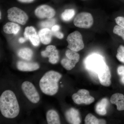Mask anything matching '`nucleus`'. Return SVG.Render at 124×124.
<instances>
[{
  "label": "nucleus",
  "mask_w": 124,
  "mask_h": 124,
  "mask_svg": "<svg viewBox=\"0 0 124 124\" xmlns=\"http://www.w3.org/2000/svg\"><path fill=\"white\" fill-rule=\"evenodd\" d=\"M20 27L18 24L13 22L7 23L3 27V31L8 34H17L20 31Z\"/></svg>",
  "instance_id": "19"
},
{
  "label": "nucleus",
  "mask_w": 124,
  "mask_h": 124,
  "mask_svg": "<svg viewBox=\"0 0 124 124\" xmlns=\"http://www.w3.org/2000/svg\"><path fill=\"white\" fill-rule=\"evenodd\" d=\"M33 54V52L32 50L28 48L20 49L18 52L19 57L27 61H29L31 59Z\"/></svg>",
  "instance_id": "20"
},
{
  "label": "nucleus",
  "mask_w": 124,
  "mask_h": 124,
  "mask_svg": "<svg viewBox=\"0 0 124 124\" xmlns=\"http://www.w3.org/2000/svg\"><path fill=\"white\" fill-rule=\"evenodd\" d=\"M116 57L117 60L122 63H124V46L120 45L117 49Z\"/></svg>",
  "instance_id": "24"
},
{
  "label": "nucleus",
  "mask_w": 124,
  "mask_h": 124,
  "mask_svg": "<svg viewBox=\"0 0 124 124\" xmlns=\"http://www.w3.org/2000/svg\"><path fill=\"white\" fill-rule=\"evenodd\" d=\"M113 33L122 37L124 41V28L119 25H116L113 28Z\"/></svg>",
  "instance_id": "25"
},
{
  "label": "nucleus",
  "mask_w": 124,
  "mask_h": 124,
  "mask_svg": "<svg viewBox=\"0 0 124 124\" xmlns=\"http://www.w3.org/2000/svg\"><path fill=\"white\" fill-rule=\"evenodd\" d=\"M75 11L73 9H66L62 13L61 17L62 20L65 22H68L74 17Z\"/></svg>",
  "instance_id": "22"
},
{
  "label": "nucleus",
  "mask_w": 124,
  "mask_h": 124,
  "mask_svg": "<svg viewBox=\"0 0 124 124\" xmlns=\"http://www.w3.org/2000/svg\"><path fill=\"white\" fill-rule=\"evenodd\" d=\"M66 57L61 61L62 66L67 70L73 69L79 61L80 55L77 52L68 49L65 53Z\"/></svg>",
  "instance_id": "7"
},
{
  "label": "nucleus",
  "mask_w": 124,
  "mask_h": 124,
  "mask_svg": "<svg viewBox=\"0 0 124 124\" xmlns=\"http://www.w3.org/2000/svg\"><path fill=\"white\" fill-rule=\"evenodd\" d=\"M72 99L73 102L77 104L89 105L95 100L94 98L90 95L89 92L84 89H80L77 93L73 94Z\"/></svg>",
  "instance_id": "9"
},
{
  "label": "nucleus",
  "mask_w": 124,
  "mask_h": 124,
  "mask_svg": "<svg viewBox=\"0 0 124 124\" xmlns=\"http://www.w3.org/2000/svg\"><path fill=\"white\" fill-rule=\"evenodd\" d=\"M108 104L107 99L103 98L95 105V111L96 113L100 115H105L107 113V108Z\"/></svg>",
  "instance_id": "17"
},
{
  "label": "nucleus",
  "mask_w": 124,
  "mask_h": 124,
  "mask_svg": "<svg viewBox=\"0 0 124 124\" xmlns=\"http://www.w3.org/2000/svg\"><path fill=\"white\" fill-rule=\"evenodd\" d=\"M110 102L116 105L118 111L124 110V95L120 93H116L112 95Z\"/></svg>",
  "instance_id": "15"
},
{
  "label": "nucleus",
  "mask_w": 124,
  "mask_h": 124,
  "mask_svg": "<svg viewBox=\"0 0 124 124\" xmlns=\"http://www.w3.org/2000/svg\"><path fill=\"white\" fill-rule=\"evenodd\" d=\"M41 55L44 57L48 58L49 62L51 64H56L59 61V52L54 46H46V49L41 52Z\"/></svg>",
  "instance_id": "11"
},
{
  "label": "nucleus",
  "mask_w": 124,
  "mask_h": 124,
  "mask_svg": "<svg viewBox=\"0 0 124 124\" xmlns=\"http://www.w3.org/2000/svg\"><path fill=\"white\" fill-rule=\"evenodd\" d=\"M117 74L119 76L121 82L124 84V66H120L117 69Z\"/></svg>",
  "instance_id": "26"
},
{
  "label": "nucleus",
  "mask_w": 124,
  "mask_h": 124,
  "mask_svg": "<svg viewBox=\"0 0 124 124\" xmlns=\"http://www.w3.org/2000/svg\"></svg>",
  "instance_id": "33"
},
{
  "label": "nucleus",
  "mask_w": 124,
  "mask_h": 124,
  "mask_svg": "<svg viewBox=\"0 0 124 124\" xmlns=\"http://www.w3.org/2000/svg\"><path fill=\"white\" fill-rule=\"evenodd\" d=\"M62 75L53 70L46 72L41 78L39 81V86L42 93L46 95H53L58 90V82Z\"/></svg>",
  "instance_id": "3"
},
{
  "label": "nucleus",
  "mask_w": 124,
  "mask_h": 124,
  "mask_svg": "<svg viewBox=\"0 0 124 124\" xmlns=\"http://www.w3.org/2000/svg\"><path fill=\"white\" fill-rule=\"evenodd\" d=\"M56 23V20L54 18H48L45 21H43L40 23V27L43 28H52V27L54 26Z\"/></svg>",
  "instance_id": "23"
},
{
  "label": "nucleus",
  "mask_w": 124,
  "mask_h": 124,
  "mask_svg": "<svg viewBox=\"0 0 124 124\" xmlns=\"http://www.w3.org/2000/svg\"><path fill=\"white\" fill-rule=\"evenodd\" d=\"M1 12H0V19H1Z\"/></svg>",
  "instance_id": "32"
},
{
  "label": "nucleus",
  "mask_w": 124,
  "mask_h": 124,
  "mask_svg": "<svg viewBox=\"0 0 124 124\" xmlns=\"http://www.w3.org/2000/svg\"><path fill=\"white\" fill-rule=\"evenodd\" d=\"M65 117L69 124H79L81 122V119L79 111L72 108L66 111Z\"/></svg>",
  "instance_id": "13"
},
{
  "label": "nucleus",
  "mask_w": 124,
  "mask_h": 124,
  "mask_svg": "<svg viewBox=\"0 0 124 124\" xmlns=\"http://www.w3.org/2000/svg\"><path fill=\"white\" fill-rule=\"evenodd\" d=\"M67 41L68 43L67 48L72 51L77 52L84 48L82 35L78 31L70 33L67 37Z\"/></svg>",
  "instance_id": "4"
},
{
  "label": "nucleus",
  "mask_w": 124,
  "mask_h": 124,
  "mask_svg": "<svg viewBox=\"0 0 124 124\" xmlns=\"http://www.w3.org/2000/svg\"><path fill=\"white\" fill-rule=\"evenodd\" d=\"M73 23L78 27L89 29L93 26V18L91 14L82 12L76 16L73 20Z\"/></svg>",
  "instance_id": "6"
},
{
  "label": "nucleus",
  "mask_w": 124,
  "mask_h": 124,
  "mask_svg": "<svg viewBox=\"0 0 124 124\" xmlns=\"http://www.w3.org/2000/svg\"><path fill=\"white\" fill-rule=\"evenodd\" d=\"M17 68L23 71H32L36 70L39 68V64L36 62H28L20 61L17 62Z\"/></svg>",
  "instance_id": "14"
},
{
  "label": "nucleus",
  "mask_w": 124,
  "mask_h": 124,
  "mask_svg": "<svg viewBox=\"0 0 124 124\" xmlns=\"http://www.w3.org/2000/svg\"><path fill=\"white\" fill-rule=\"evenodd\" d=\"M24 35L27 39L30 40L34 46H38L40 44L39 37L35 29L32 26L27 27L24 31Z\"/></svg>",
  "instance_id": "12"
},
{
  "label": "nucleus",
  "mask_w": 124,
  "mask_h": 124,
  "mask_svg": "<svg viewBox=\"0 0 124 124\" xmlns=\"http://www.w3.org/2000/svg\"><path fill=\"white\" fill-rule=\"evenodd\" d=\"M84 64L89 73L98 76L101 85L105 86L110 85V71L102 55L97 54H90L85 59Z\"/></svg>",
  "instance_id": "1"
},
{
  "label": "nucleus",
  "mask_w": 124,
  "mask_h": 124,
  "mask_svg": "<svg viewBox=\"0 0 124 124\" xmlns=\"http://www.w3.org/2000/svg\"><path fill=\"white\" fill-rule=\"evenodd\" d=\"M35 13L36 16L39 18H51L54 17L55 12L54 9L49 6L43 5L36 8Z\"/></svg>",
  "instance_id": "10"
},
{
  "label": "nucleus",
  "mask_w": 124,
  "mask_h": 124,
  "mask_svg": "<svg viewBox=\"0 0 124 124\" xmlns=\"http://www.w3.org/2000/svg\"><path fill=\"white\" fill-rule=\"evenodd\" d=\"M51 31H52L53 35L54 36L58 38V39H62L63 38V37H64L63 34L61 32H60L59 30Z\"/></svg>",
  "instance_id": "28"
},
{
  "label": "nucleus",
  "mask_w": 124,
  "mask_h": 124,
  "mask_svg": "<svg viewBox=\"0 0 124 124\" xmlns=\"http://www.w3.org/2000/svg\"><path fill=\"white\" fill-rule=\"evenodd\" d=\"M0 110L2 115L10 119L15 118L19 114L20 107L14 93L6 90L0 97Z\"/></svg>",
  "instance_id": "2"
},
{
  "label": "nucleus",
  "mask_w": 124,
  "mask_h": 124,
  "mask_svg": "<svg viewBox=\"0 0 124 124\" xmlns=\"http://www.w3.org/2000/svg\"><path fill=\"white\" fill-rule=\"evenodd\" d=\"M46 119L48 124H60L59 116L57 112L54 110H50L47 112Z\"/></svg>",
  "instance_id": "18"
},
{
  "label": "nucleus",
  "mask_w": 124,
  "mask_h": 124,
  "mask_svg": "<svg viewBox=\"0 0 124 124\" xmlns=\"http://www.w3.org/2000/svg\"><path fill=\"white\" fill-rule=\"evenodd\" d=\"M8 19L10 21L24 25L28 19L26 13L21 9L16 7L10 8L7 11Z\"/></svg>",
  "instance_id": "5"
},
{
  "label": "nucleus",
  "mask_w": 124,
  "mask_h": 124,
  "mask_svg": "<svg viewBox=\"0 0 124 124\" xmlns=\"http://www.w3.org/2000/svg\"><path fill=\"white\" fill-rule=\"evenodd\" d=\"M19 1L23 3H31L34 1V0H18Z\"/></svg>",
  "instance_id": "30"
},
{
  "label": "nucleus",
  "mask_w": 124,
  "mask_h": 124,
  "mask_svg": "<svg viewBox=\"0 0 124 124\" xmlns=\"http://www.w3.org/2000/svg\"><path fill=\"white\" fill-rule=\"evenodd\" d=\"M115 22L116 24L119 26L124 28V17L121 16H119L116 18Z\"/></svg>",
  "instance_id": "27"
},
{
  "label": "nucleus",
  "mask_w": 124,
  "mask_h": 124,
  "mask_svg": "<svg viewBox=\"0 0 124 124\" xmlns=\"http://www.w3.org/2000/svg\"><path fill=\"white\" fill-rule=\"evenodd\" d=\"M22 89L24 95L30 101L36 103L39 101V95L35 86L31 82L24 81L22 84Z\"/></svg>",
  "instance_id": "8"
},
{
  "label": "nucleus",
  "mask_w": 124,
  "mask_h": 124,
  "mask_svg": "<svg viewBox=\"0 0 124 124\" xmlns=\"http://www.w3.org/2000/svg\"><path fill=\"white\" fill-rule=\"evenodd\" d=\"M40 41L44 45H48L51 42L52 34L51 30L49 28H43L38 32Z\"/></svg>",
  "instance_id": "16"
},
{
  "label": "nucleus",
  "mask_w": 124,
  "mask_h": 124,
  "mask_svg": "<svg viewBox=\"0 0 124 124\" xmlns=\"http://www.w3.org/2000/svg\"><path fill=\"white\" fill-rule=\"evenodd\" d=\"M60 29V26L58 25H55L53 26L51 28V31H57V30H59Z\"/></svg>",
  "instance_id": "29"
},
{
  "label": "nucleus",
  "mask_w": 124,
  "mask_h": 124,
  "mask_svg": "<svg viewBox=\"0 0 124 124\" xmlns=\"http://www.w3.org/2000/svg\"><path fill=\"white\" fill-rule=\"evenodd\" d=\"M85 124H106V122L104 119H98L91 113L86 115L85 119Z\"/></svg>",
  "instance_id": "21"
},
{
  "label": "nucleus",
  "mask_w": 124,
  "mask_h": 124,
  "mask_svg": "<svg viewBox=\"0 0 124 124\" xmlns=\"http://www.w3.org/2000/svg\"><path fill=\"white\" fill-rule=\"evenodd\" d=\"M19 42L20 43H23L26 41V39L23 38H20L19 39Z\"/></svg>",
  "instance_id": "31"
}]
</instances>
